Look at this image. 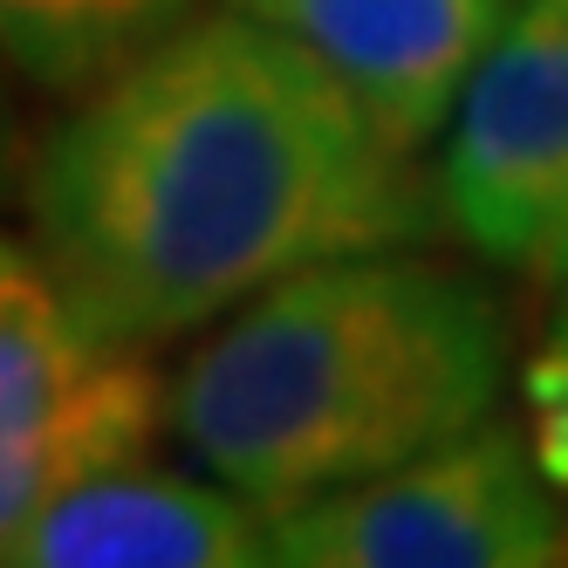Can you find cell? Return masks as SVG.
Returning <instances> with one entry per match:
<instances>
[{
  "instance_id": "cell-4",
  "label": "cell",
  "mask_w": 568,
  "mask_h": 568,
  "mask_svg": "<svg viewBox=\"0 0 568 568\" xmlns=\"http://www.w3.org/2000/svg\"><path fill=\"white\" fill-rule=\"evenodd\" d=\"M158 418L144 349L103 336L42 254L0 274V548L75 479L144 459Z\"/></svg>"
},
{
  "instance_id": "cell-6",
  "label": "cell",
  "mask_w": 568,
  "mask_h": 568,
  "mask_svg": "<svg viewBox=\"0 0 568 568\" xmlns=\"http://www.w3.org/2000/svg\"><path fill=\"white\" fill-rule=\"evenodd\" d=\"M302 42L397 144H432L466 75L507 21V0H233Z\"/></svg>"
},
{
  "instance_id": "cell-7",
  "label": "cell",
  "mask_w": 568,
  "mask_h": 568,
  "mask_svg": "<svg viewBox=\"0 0 568 568\" xmlns=\"http://www.w3.org/2000/svg\"><path fill=\"white\" fill-rule=\"evenodd\" d=\"M8 568H254L267 561V514L165 466H103L49 500L0 548Z\"/></svg>"
},
{
  "instance_id": "cell-11",
  "label": "cell",
  "mask_w": 568,
  "mask_h": 568,
  "mask_svg": "<svg viewBox=\"0 0 568 568\" xmlns=\"http://www.w3.org/2000/svg\"><path fill=\"white\" fill-rule=\"evenodd\" d=\"M28 254H34V247H21V240H8V233H0V274H8L14 261H28Z\"/></svg>"
},
{
  "instance_id": "cell-9",
  "label": "cell",
  "mask_w": 568,
  "mask_h": 568,
  "mask_svg": "<svg viewBox=\"0 0 568 568\" xmlns=\"http://www.w3.org/2000/svg\"><path fill=\"white\" fill-rule=\"evenodd\" d=\"M520 404H527V445H535V466L548 473L555 494H568V308L548 322V336L535 343V356H527Z\"/></svg>"
},
{
  "instance_id": "cell-1",
  "label": "cell",
  "mask_w": 568,
  "mask_h": 568,
  "mask_svg": "<svg viewBox=\"0 0 568 568\" xmlns=\"http://www.w3.org/2000/svg\"><path fill=\"white\" fill-rule=\"evenodd\" d=\"M34 254L116 343H165L343 254L425 247L438 185L302 42L192 14L34 144Z\"/></svg>"
},
{
  "instance_id": "cell-5",
  "label": "cell",
  "mask_w": 568,
  "mask_h": 568,
  "mask_svg": "<svg viewBox=\"0 0 568 568\" xmlns=\"http://www.w3.org/2000/svg\"><path fill=\"white\" fill-rule=\"evenodd\" d=\"M438 206L479 261L568 288V0H520L445 124Z\"/></svg>"
},
{
  "instance_id": "cell-8",
  "label": "cell",
  "mask_w": 568,
  "mask_h": 568,
  "mask_svg": "<svg viewBox=\"0 0 568 568\" xmlns=\"http://www.w3.org/2000/svg\"><path fill=\"white\" fill-rule=\"evenodd\" d=\"M192 14L199 0H0V62L28 90L75 103Z\"/></svg>"
},
{
  "instance_id": "cell-10",
  "label": "cell",
  "mask_w": 568,
  "mask_h": 568,
  "mask_svg": "<svg viewBox=\"0 0 568 568\" xmlns=\"http://www.w3.org/2000/svg\"><path fill=\"white\" fill-rule=\"evenodd\" d=\"M14 90H28L21 75L0 62V206H8V199H28V172H34V138L28 131V110H21V97Z\"/></svg>"
},
{
  "instance_id": "cell-3",
  "label": "cell",
  "mask_w": 568,
  "mask_h": 568,
  "mask_svg": "<svg viewBox=\"0 0 568 568\" xmlns=\"http://www.w3.org/2000/svg\"><path fill=\"white\" fill-rule=\"evenodd\" d=\"M267 561L288 568H561L568 514L535 445L473 425L432 453L267 514Z\"/></svg>"
},
{
  "instance_id": "cell-2",
  "label": "cell",
  "mask_w": 568,
  "mask_h": 568,
  "mask_svg": "<svg viewBox=\"0 0 568 568\" xmlns=\"http://www.w3.org/2000/svg\"><path fill=\"white\" fill-rule=\"evenodd\" d=\"M500 384V295L390 247L302 267L220 315L165 390V425L220 486L281 514L486 425Z\"/></svg>"
}]
</instances>
